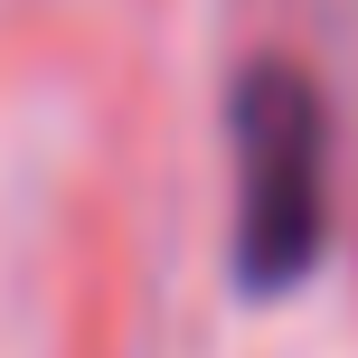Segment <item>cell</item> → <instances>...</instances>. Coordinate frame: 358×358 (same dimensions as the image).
Segmentation results:
<instances>
[{
    "mask_svg": "<svg viewBox=\"0 0 358 358\" xmlns=\"http://www.w3.org/2000/svg\"><path fill=\"white\" fill-rule=\"evenodd\" d=\"M236 123V283L292 292L330 245V113L302 66L255 57L227 94Z\"/></svg>",
    "mask_w": 358,
    "mask_h": 358,
    "instance_id": "obj_1",
    "label": "cell"
}]
</instances>
